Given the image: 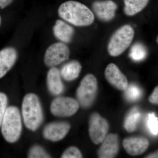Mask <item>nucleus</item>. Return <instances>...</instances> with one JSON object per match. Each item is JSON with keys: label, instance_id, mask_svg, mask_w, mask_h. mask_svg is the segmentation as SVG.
<instances>
[{"label": "nucleus", "instance_id": "f257e3e1", "mask_svg": "<svg viewBox=\"0 0 158 158\" xmlns=\"http://www.w3.org/2000/svg\"><path fill=\"white\" fill-rule=\"evenodd\" d=\"M59 16L77 27L90 25L94 20L92 11L87 6L76 1L62 3L58 9Z\"/></svg>", "mask_w": 158, "mask_h": 158}, {"label": "nucleus", "instance_id": "f03ea898", "mask_svg": "<svg viewBox=\"0 0 158 158\" xmlns=\"http://www.w3.org/2000/svg\"><path fill=\"white\" fill-rule=\"evenodd\" d=\"M23 120L26 127L35 131L43 120V113L39 99L37 95L29 93L25 96L22 106Z\"/></svg>", "mask_w": 158, "mask_h": 158}, {"label": "nucleus", "instance_id": "7ed1b4c3", "mask_svg": "<svg viewBox=\"0 0 158 158\" xmlns=\"http://www.w3.org/2000/svg\"><path fill=\"white\" fill-rule=\"evenodd\" d=\"M1 126L2 134L6 141L14 143L19 139L22 125L20 113L16 107L7 108Z\"/></svg>", "mask_w": 158, "mask_h": 158}, {"label": "nucleus", "instance_id": "20e7f679", "mask_svg": "<svg viewBox=\"0 0 158 158\" xmlns=\"http://www.w3.org/2000/svg\"><path fill=\"white\" fill-rule=\"evenodd\" d=\"M135 31L131 26L126 25L118 29L112 35L108 45L110 56L116 57L127 49L132 42Z\"/></svg>", "mask_w": 158, "mask_h": 158}, {"label": "nucleus", "instance_id": "39448f33", "mask_svg": "<svg viewBox=\"0 0 158 158\" xmlns=\"http://www.w3.org/2000/svg\"><path fill=\"white\" fill-rule=\"evenodd\" d=\"M97 88V81L93 75L88 74L83 78L77 91V98L82 106L88 107L93 103Z\"/></svg>", "mask_w": 158, "mask_h": 158}, {"label": "nucleus", "instance_id": "423d86ee", "mask_svg": "<svg viewBox=\"0 0 158 158\" xmlns=\"http://www.w3.org/2000/svg\"><path fill=\"white\" fill-rule=\"evenodd\" d=\"M79 103L74 99L60 97L54 99L51 104V113L59 117L72 116L79 109Z\"/></svg>", "mask_w": 158, "mask_h": 158}, {"label": "nucleus", "instance_id": "0eeeda50", "mask_svg": "<svg viewBox=\"0 0 158 158\" xmlns=\"http://www.w3.org/2000/svg\"><path fill=\"white\" fill-rule=\"evenodd\" d=\"M69 54V48L65 44H54L49 47L46 51L44 63L48 67H53L67 60Z\"/></svg>", "mask_w": 158, "mask_h": 158}, {"label": "nucleus", "instance_id": "6e6552de", "mask_svg": "<svg viewBox=\"0 0 158 158\" xmlns=\"http://www.w3.org/2000/svg\"><path fill=\"white\" fill-rule=\"evenodd\" d=\"M109 128L107 121L98 113H94L90 116L89 135L94 144H98L102 143L107 135Z\"/></svg>", "mask_w": 158, "mask_h": 158}, {"label": "nucleus", "instance_id": "1a4fd4ad", "mask_svg": "<svg viewBox=\"0 0 158 158\" xmlns=\"http://www.w3.org/2000/svg\"><path fill=\"white\" fill-rule=\"evenodd\" d=\"M70 128V124L65 122H56L46 126L43 131V135L52 141H60L65 138Z\"/></svg>", "mask_w": 158, "mask_h": 158}, {"label": "nucleus", "instance_id": "9d476101", "mask_svg": "<svg viewBox=\"0 0 158 158\" xmlns=\"http://www.w3.org/2000/svg\"><path fill=\"white\" fill-rule=\"evenodd\" d=\"M92 8L99 19L103 21L108 22L115 17L117 6L111 0H106L94 2L92 4Z\"/></svg>", "mask_w": 158, "mask_h": 158}, {"label": "nucleus", "instance_id": "9b49d317", "mask_svg": "<svg viewBox=\"0 0 158 158\" xmlns=\"http://www.w3.org/2000/svg\"><path fill=\"white\" fill-rule=\"evenodd\" d=\"M105 75L107 81L118 90H125L127 88L128 81L126 77L114 63H110L107 66Z\"/></svg>", "mask_w": 158, "mask_h": 158}, {"label": "nucleus", "instance_id": "f8f14e48", "mask_svg": "<svg viewBox=\"0 0 158 158\" xmlns=\"http://www.w3.org/2000/svg\"><path fill=\"white\" fill-rule=\"evenodd\" d=\"M126 151L132 156L143 153L148 148L149 141L142 137H133L125 138L123 142Z\"/></svg>", "mask_w": 158, "mask_h": 158}, {"label": "nucleus", "instance_id": "ddd939ff", "mask_svg": "<svg viewBox=\"0 0 158 158\" xmlns=\"http://www.w3.org/2000/svg\"><path fill=\"white\" fill-rule=\"evenodd\" d=\"M102 143L101 146L98 152L99 157H115L118 151V141L117 135L114 134L107 135Z\"/></svg>", "mask_w": 158, "mask_h": 158}, {"label": "nucleus", "instance_id": "4468645a", "mask_svg": "<svg viewBox=\"0 0 158 158\" xmlns=\"http://www.w3.org/2000/svg\"><path fill=\"white\" fill-rule=\"evenodd\" d=\"M17 56V51L13 48H6L0 51V79L13 67Z\"/></svg>", "mask_w": 158, "mask_h": 158}, {"label": "nucleus", "instance_id": "2eb2a0df", "mask_svg": "<svg viewBox=\"0 0 158 158\" xmlns=\"http://www.w3.org/2000/svg\"><path fill=\"white\" fill-rule=\"evenodd\" d=\"M47 84L49 90L52 94L58 95L63 92L64 86L61 80L60 72L58 69L52 67L48 71Z\"/></svg>", "mask_w": 158, "mask_h": 158}, {"label": "nucleus", "instance_id": "dca6fc26", "mask_svg": "<svg viewBox=\"0 0 158 158\" xmlns=\"http://www.w3.org/2000/svg\"><path fill=\"white\" fill-rule=\"evenodd\" d=\"M55 37L62 42L69 43L72 39L74 31L71 26L61 20H58L53 27Z\"/></svg>", "mask_w": 158, "mask_h": 158}, {"label": "nucleus", "instance_id": "f3484780", "mask_svg": "<svg viewBox=\"0 0 158 158\" xmlns=\"http://www.w3.org/2000/svg\"><path fill=\"white\" fill-rule=\"evenodd\" d=\"M81 69L80 62L75 60L71 61L62 67L60 74L65 81H73L78 77Z\"/></svg>", "mask_w": 158, "mask_h": 158}, {"label": "nucleus", "instance_id": "a211bd4d", "mask_svg": "<svg viewBox=\"0 0 158 158\" xmlns=\"http://www.w3.org/2000/svg\"><path fill=\"white\" fill-rule=\"evenodd\" d=\"M149 0H124V13L132 16L140 12L147 6Z\"/></svg>", "mask_w": 158, "mask_h": 158}, {"label": "nucleus", "instance_id": "6ab92c4d", "mask_svg": "<svg viewBox=\"0 0 158 158\" xmlns=\"http://www.w3.org/2000/svg\"><path fill=\"white\" fill-rule=\"evenodd\" d=\"M141 114L137 109H134L127 116L124 122V127L128 132L134 131L137 128Z\"/></svg>", "mask_w": 158, "mask_h": 158}, {"label": "nucleus", "instance_id": "aec40b11", "mask_svg": "<svg viewBox=\"0 0 158 158\" xmlns=\"http://www.w3.org/2000/svg\"><path fill=\"white\" fill-rule=\"evenodd\" d=\"M147 55L146 48L141 44H134L130 51V56L135 61H140L144 59Z\"/></svg>", "mask_w": 158, "mask_h": 158}, {"label": "nucleus", "instance_id": "412c9836", "mask_svg": "<svg viewBox=\"0 0 158 158\" xmlns=\"http://www.w3.org/2000/svg\"><path fill=\"white\" fill-rule=\"evenodd\" d=\"M125 90V96L129 101L134 102L138 100L142 94V92L140 88L135 85L128 86Z\"/></svg>", "mask_w": 158, "mask_h": 158}, {"label": "nucleus", "instance_id": "4be33fe9", "mask_svg": "<svg viewBox=\"0 0 158 158\" xmlns=\"http://www.w3.org/2000/svg\"><path fill=\"white\" fill-rule=\"evenodd\" d=\"M147 127L150 132L154 135H156L158 133V120L154 113H149L147 119Z\"/></svg>", "mask_w": 158, "mask_h": 158}, {"label": "nucleus", "instance_id": "5701e85b", "mask_svg": "<svg viewBox=\"0 0 158 158\" xmlns=\"http://www.w3.org/2000/svg\"><path fill=\"white\" fill-rule=\"evenodd\" d=\"M28 157L46 158H50L51 157L42 147L39 145H35L32 147L30 150L29 153Z\"/></svg>", "mask_w": 158, "mask_h": 158}, {"label": "nucleus", "instance_id": "b1692460", "mask_svg": "<svg viewBox=\"0 0 158 158\" xmlns=\"http://www.w3.org/2000/svg\"><path fill=\"white\" fill-rule=\"evenodd\" d=\"M83 157L81 151L77 147L72 146L69 148L62 155V158H81Z\"/></svg>", "mask_w": 158, "mask_h": 158}, {"label": "nucleus", "instance_id": "393cba45", "mask_svg": "<svg viewBox=\"0 0 158 158\" xmlns=\"http://www.w3.org/2000/svg\"><path fill=\"white\" fill-rule=\"evenodd\" d=\"M8 105V98L5 93L0 92V127Z\"/></svg>", "mask_w": 158, "mask_h": 158}, {"label": "nucleus", "instance_id": "a878e982", "mask_svg": "<svg viewBox=\"0 0 158 158\" xmlns=\"http://www.w3.org/2000/svg\"><path fill=\"white\" fill-rule=\"evenodd\" d=\"M149 101L152 103L157 104L158 103V88L156 87L149 98Z\"/></svg>", "mask_w": 158, "mask_h": 158}, {"label": "nucleus", "instance_id": "bb28decb", "mask_svg": "<svg viewBox=\"0 0 158 158\" xmlns=\"http://www.w3.org/2000/svg\"><path fill=\"white\" fill-rule=\"evenodd\" d=\"M13 0H0V8L4 9L9 6Z\"/></svg>", "mask_w": 158, "mask_h": 158}, {"label": "nucleus", "instance_id": "cd10ccee", "mask_svg": "<svg viewBox=\"0 0 158 158\" xmlns=\"http://www.w3.org/2000/svg\"><path fill=\"white\" fill-rule=\"evenodd\" d=\"M147 158H158V153H155L152 154L147 157Z\"/></svg>", "mask_w": 158, "mask_h": 158}, {"label": "nucleus", "instance_id": "c85d7f7f", "mask_svg": "<svg viewBox=\"0 0 158 158\" xmlns=\"http://www.w3.org/2000/svg\"><path fill=\"white\" fill-rule=\"evenodd\" d=\"M1 18L0 17V25H1Z\"/></svg>", "mask_w": 158, "mask_h": 158}]
</instances>
